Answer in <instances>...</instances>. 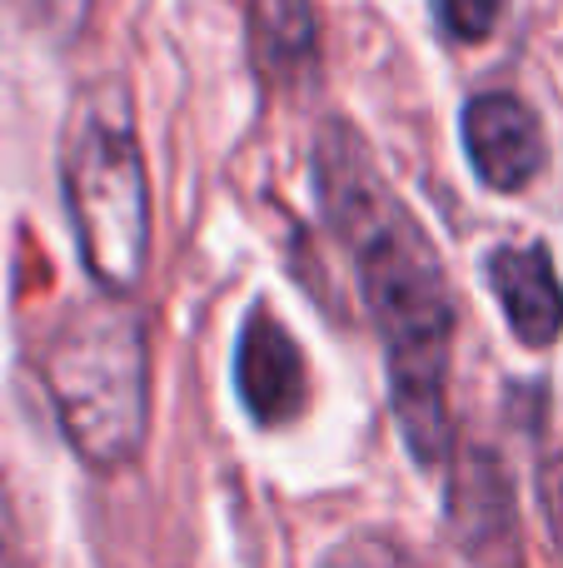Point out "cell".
Returning <instances> with one entry per match:
<instances>
[{"label": "cell", "mask_w": 563, "mask_h": 568, "mask_svg": "<svg viewBox=\"0 0 563 568\" xmlns=\"http://www.w3.org/2000/svg\"><path fill=\"white\" fill-rule=\"evenodd\" d=\"M494 284L499 304H504L509 329L524 344L544 349L563 334V284L554 275V260L544 245H499L484 265Z\"/></svg>", "instance_id": "7"}, {"label": "cell", "mask_w": 563, "mask_h": 568, "mask_svg": "<svg viewBox=\"0 0 563 568\" xmlns=\"http://www.w3.org/2000/svg\"><path fill=\"white\" fill-rule=\"evenodd\" d=\"M315 190L339 245L355 260L369 314L385 334L399 434L409 454L424 469H434L449 459L444 374L449 334H454V300H449L439 250L414 220V210L379 175L359 130L345 120H325L315 140Z\"/></svg>", "instance_id": "1"}, {"label": "cell", "mask_w": 563, "mask_h": 568, "mask_svg": "<svg viewBox=\"0 0 563 568\" xmlns=\"http://www.w3.org/2000/svg\"><path fill=\"white\" fill-rule=\"evenodd\" d=\"M504 10H509V0H434L439 26H444L454 40H464V45L494 36V26L504 20Z\"/></svg>", "instance_id": "9"}, {"label": "cell", "mask_w": 563, "mask_h": 568, "mask_svg": "<svg viewBox=\"0 0 563 568\" xmlns=\"http://www.w3.org/2000/svg\"><path fill=\"white\" fill-rule=\"evenodd\" d=\"M20 534H16V514H10V499L0 489V568H20Z\"/></svg>", "instance_id": "12"}, {"label": "cell", "mask_w": 563, "mask_h": 568, "mask_svg": "<svg viewBox=\"0 0 563 568\" xmlns=\"http://www.w3.org/2000/svg\"><path fill=\"white\" fill-rule=\"evenodd\" d=\"M249 50L269 85L305 80L319 55L315 0H249Z\"/></svg>", "instance_id": "8"}, {"label": "cell", "mask_w": 563, "mask_h": 568, "mask_svg": "<svg viewBox=\"0 0 563 568\" xmlns=\"http://www.w3.org/2000/svg\"><path fill=\"white\" fill-rule=\"evenodd\" d=\"M235 379H239V399L259 424H289L309 404V364L299 354L295 334L265 304L239 329Z\"/></svg>", "instance_id": "6"}, {"label": "cell", "mask_w": 563, "mask_h": 568, "mask_svg": "<svg viewBox=\"0 0 563 568\" xmlns=\"http://www.w3.org/2000/svg\"><path fill=\"white\" fill-rule=\"evenodd\" d=\"M60 190L90 280L105 294H135L150 265V175L135 105L120 80L75 95L60 140Z\"/></svg>", "instance_id": "3"}, {"label": "cell", "mask_w": 563, "mask_h": 568, "mask_svg": "<svg viewBox=\"0 0 563 568\" xmlns=\"http://www.w3.org/2000/svg\"><path fill=\"white\" fill-rule=\"evenodd\" d=\"M539 504H544L549 534H554V544L563 549V454L544 459V469H539Z\"/></svg>", "instance_id": "11"}, {"label": "cell", "mask_w": 563, "mask_h": 568, "mask_svg": "<svg viewBox=\"0 0 563 568\" xmlns=\"http://www.w3.org/2000/svg\"><path fill=\"white\" fill-rule=\"evenodd\" d=\"M464 150L474 175L504 195L524 190L549 160L539 115L509 90H489L464 105Z\"/></svg>", "instance_id": "5"}, {"label": "cell", "mask_w": 563, "mask_h": 568, "mask_svg": "<svg viewBox=\"0 0 563 568\" xmlns=\"http://www.w3.org/2000/svg\"><path fill=\"white\" fill-rule=\"evenodd\" d=\"M325 568H409V554L385 534H355L329 554Z\"/></svg>", "instance_id": "10"}, {"label": "cell", "mask_w": 563, "mask_h": 568, "mask_svg": "<svg viewBox=\"0 0 563 568\" xmlns=\"http://www.w3.org/2000/svg\"><path fill=\"white\" fill-rule=\"evenodd\" d=\"M449 529L479 568H519V509L499 454L459 444L449 459Z\"/></svg>", "instance_id": "4"}, {"label": "cell", "mask_w": 563, "mask_h": 568, "mask_svg": "<svg viewBox=\"0 0 563 568\" xmlns=\"http://www.w3.org/2000/svg\"><path fill=\"white\" fill-rule=\"evenodd\" d=\"M60 434L90 469L110 474L140 459L150 434V349L145 324L125 294L80 300L40 349Z\"/></svg>", "instance_id": "2"}]
</instances>
